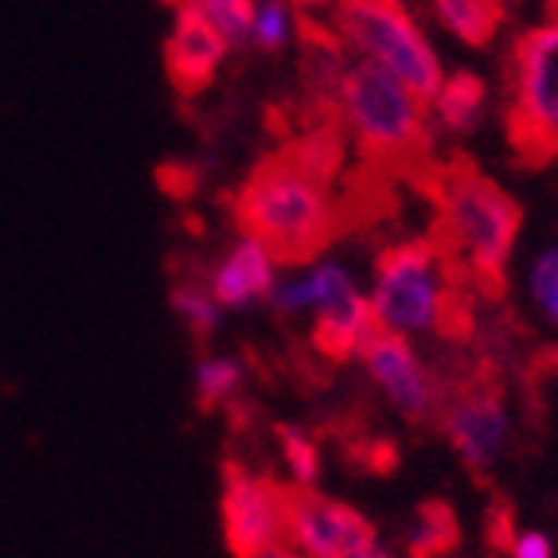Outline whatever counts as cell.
I'll return each instance as SVG.
<instances>
[{
  "mask_svg": "<svg viewBox=\"0 0 558 558\" xmlns=\"http://www.w3.org/2000/svg\"><path fill=\"white\" fill-rule=\"evenodd\" d=\"M242 234L266 242L281 266L313 262L340 231L332 184L289 160L286 153L262 160L234 196Z\"/></svg>",
  "mask_w": 558,
  "mask_h": 558,
  "instance_id": "6da1fadb",
  "label": "cell"
},
{
  "mask_svg": "<svg viewBox=\"0 0 558 558\" xmlns=\"http://www.w3.org/2000/svg\"><path fill=\"white\" fill-rule=\"evenodd\" d=\"M438 227L434 242L441 246L453 274L473 278L500 293L515 239H520L523 211L496 180L469 165H449L434 180Z\"/></svg>",
  "mask_w": 558,
  "mask_h": 558,
  "instance_id": "7a4b0ae2",
  "label": "cell"
},
{
  "mask_svg": "<svg viewBox=\"0 0 558 558\" xmlns=\"http://www.w3.org/2000/svg\"><path fill=\"white\" fill-rule=\"evenodd\" d=\"M340 130L355 141V149L379 165H410L429 149V102L395 75L372 63H348L336 90Z\"/></svg>",
  "mask_w": 558,
  "mask_h": 558,
  "instance_id": "3957f363",
  "label": "cell"
},
{
  "mask_svg": "<svg viewBox=\"0 0 558 558\" xmlns=\"http://www.w3.org/2000/svg\"><path fill=\"white\" fill-rule=\"evenodd\" d=\"M457 274L434 239L395 242L375 258L372 274V317L375 328L399 336L453 332L457 317Z\"/></svg>",
  "mask_w": 558,
  "mask_h": 558,
  "instance_id": "277c9868",
  "label": "cell"
},
{
  "mask_svg": "<svg viewBox=\"0 0 558 558\" xmlns=\"http://www.w3.org/2000/svg\"><path fill=\"white\" fill-rule=\"evenodd\" d=\"M332 36L360 63L407 83L422 102H429L446 78L438 51L402 0H336Z\"/></svg>",
  "mask_w": 558,
  "mask_h": 558,
  "instance_id": "5b68a950",
  "label": "cell"
},
{
  "mask_svg": "<svg viewBox=\"0 0 558 558\" xmlns=\"http://www.w3.org/2000/svg\"><path fill=\"white\" fill-rule=\"evenodd\" d=\"M508 141L527 165L558 157V16L523 32L512 47Z\"/></svg>",
  "mask_w": 558,
  "mask_h": 558,
  "instance_id": "8992f818",
  "label": "cell"
},
{
  "mask_svg": "<svg viewBox=\"0 0 558 558\" xmlns=\"http://www.w3.org/2000/svg\"><path fill=\"white\" fill-rule=\"evenodd\" d=\"M219 523L223 543L234 558H262L286 547L289 488L274 476L227 465L223 493H219Z\"/></svg>",
  "mask_w": 558,
  "mask_h": 558,
  "instance_id": "52a82bcc",
  "label": "cell"
},
{
  "mask_svg": "<svg viewBox=\"0 0 558 558\" xmlns=\"http://www.w3.org/2000/svg\"><path fill=\"white\" fill-rule=\"evenodd\" d=\"M375 543V523L317 488H289L286 547L298 558H352Z\"/></svg>",
  "mask_w": 558,
  "mask_h": 558,
  "instance_id": "ba28073f",
  "label": "cell"
},
{
  "mask_svg": "<svg viewBox=\"0 0 558 558\" xmlns=\"http://www.w3.org/2000/svg\"><path fill=\"white\" fill-rule=\"evenodd\" d=\"M360 363L367 379L375 383V391L391 402L402 418H434V410H438V383H434L429 367L422 363V355L414 352L410 336L375 328L372 340L360 348Z\"/></svg>",
  "mask_w": 558,
  "mask_h": 558,
  "instance_id": "9c48e42d",
  "label": "cell"
},
{
  "mask_svg": "<svg viewBox=\"0 0 558 558\" xmlns=\"http://www.w3.org/2000/svg\"><path fill=\"white\" fill-rule=\"evenodd\" d=\"M441 429H446L449 446L461 457V465L473 476H488L500 465L508 438H512V418H508V402L496 387L476 383L469 391H461L441 414Z\"/></svg>",
  "mask_w": 558,
  "mask_h": 558,
  "instance_id": "30bf717a",
  "label": "cell"
},
{
  "mask_svg": "<svg viewBox=\"0 0 558 558\" xmlns=\"http://www.w3.org/2000/svg\"><path fill=\"white\" fill-rule=\"evenodd\" d=\"M168 4H172V24L165 36V71L180 94L196 98L219 78L231 47L196 9V0H168Z\"/></svg>",
  "mask_w": 558,
  "mask_h": 558,
  "instance_id": "8fae6325",
  "label": "cell"
},
{
  "mask_svg": "<svg viewBox=\"0 0 558 558\" xmlns=\"http://www.w3.org/2000/svg\"><path fill=\"white\" fill-rule=\"evenodd\" d=\"M281 278V262L266 242L239 234L227 246V254L211 266L207 274V289L223 308H251L258 301H270L274 286Z\"/></svg>",
  "mask_w": 558,
  "mask_h": 558,
  "instance_id": "7c38bea8",
  "label": "cell"
},
{
  "mask_svg": "<svg viewBox=\"0 0 558 558\" xmlns=\"http://www.w3.org/2000/svg\"><path fill=\"white\" fill-rule=\"evenodd\" d=\"M372 301H367V293L360 286L348 289L344 298H336L320 313H313V348L332 363L360 360V348L372 340Z\"/></svg>",
  "mask_w": 558,
  "mask_h": 558,
  "instance_id": "4fadbf2b",
  "label": "cell"
},
{
  "mask_svg": "<svg viewBox=\"0 0 558 558\" xmlns=\"http://www.w3.org/2000/svg\"><path fill=\"white\" fill-rule=\"evenodd\" d=\"M348 289H355V278L344 262L332 258H313L305 262L293 278H278L270 301L266 305L281 317H301V313H320L325 305H332L336 298H344Z\"/></svg>",
  "mask_w": 558,
  "mask_h": 558,
  "instance_id": "5bb4252c",
  "label": "cell"
},
{
  "mask_svg": "<svg viewBox=\"0 0 558 558\" xmlns=\"http://www.w3.org/2000/svg\"><path fill=\"white\" fill-rule=\"evenodd\" d=\"M484 106H488V86H484V78H476L473 71L446 75L438 94L429 98V113H434V121L449 133L476 130L484 118Z\"/></svg>",
  "mask_w": 558,
  "mask_h": 558,
  "instance_id": "9a60e30c",
  "label": "cell"
},
{
  "mask_svg": "<svg viewBox=\"0 0 558 558\" xmlns=\"http://www.w3.org/2000/svg\"><path fill=\"white\" fill-rule=\"evenodd\" d=\"M438 24L465 47L493 44L504 24V0H429Z\"/></svg>",
  "mask_w": 558,
  "mask_h": 558,
  "instance_id": "2e32d148",
  "label": "cell"
},
{
  "mask_svg": "<svg viewBox=\"0 0 558 558\" xmlns=\"http://www.w3.org/2000/svg\"><path fill=\"white\" fill-rule=\"evenodd\" d=\"M461 543V527L446 500H426L407 527V558H446Z\"/></svg>",
  "mask_w": 558,
  "mask_h": 558,
  "instance_id": "e0dca14e",
  "label": "cell"
},
{
  "mask_svg": "<svg viewBox=\"0 0 558 558\" xmlns=\"http://www.w3.org/2000/svg\"><path fill=\"white\" fill-rule=\"evenodd\" d=\"M289 160H298L305 172H313L317 180L332 184L340 177V168H344V133L332 130V125H320V130H308L305 137H298L293 145L286 149Z\"/></svg>",
  "mask_w": 558,
  "mask_h": 558,
  "instance_id": "ac0fdd59",
  "label": "cell"
},
{
  "mask_svg": "<svg viewBox=\"0 0 558 558\" xmlns=\"http://www.w3.org/2000/svg\"><path fill=\"white\" fill-rule=\"evenodd\" d=\"M192 383H196V399L204 410L211 407H223V402L239 399V391L246 387V363L239 360V355H204V360L196 363V375H192Z\"/></svg>",
  "mask_w": 558,
  "mask_h": 558,
  "instance_id": "d6986e66",
  "label": "cell"
},
{
  "mask_svg": "<svg viewBox=\"0 0 558 558\" xmlns=\"http://www.w3.org/2000/svg\"><path fill=\"white\" fill-rule=\"evenodd\" d=\"M168 305L180 317V325L192 336H211L223 325V305L215 301V293L207 286H196V281H177L172 293H168Z\"/></svg>",
  "mask_w": 558,
  "mask_h": 558,
  "instance_id": "ffe728a7",
  "label": "cell"
},
{
  "mask_svg": "<svg viewBox=\"0 0 558 558\" xmlns=\"http://www.w3.org/2000/svg\"><path fill=\"white\" fill-rule=\"evenodd\" d=\"M278 449H281V465L289 469L293 484H298V488H317V481H320V446H317V438H313L305 426L281 422V426H278Z\"/></svg>",
  "mask_w": 558,
  "mask_h": 558,
  "instance_id": "44dd1931",
  "label": "cell"
},
{
  "mask_svg": "<svg viewBox=\"0 0 558 558\" xmlns=\"http://www.w3.org/2000/svg\"><path fill=\"white\" fill-rule=\"evenodd\" d=\"M293 36H298V16H293V4H289V0H258V4H254L251 44L258 47V51L278 56V51H286Z\"/></svg>",
  "mask_w": 558,
  "mask_h": 558,
  "instance_id": "7402d4cb",
  "label": "cell"
},
{
  "mask_svg": "<svg viewBox=\"0 0 558 558\" xmlns=\"http://www.w3.org/2000/svg\"><path fill=\"white\" fill-rule=\"evenodd\" d=\"M258 0H196V9L215 24V32L227 39L231 51L251 44V20Z\"/></svg>",
  "mask_w": 558,
  "mask_h": 558,
  "instance_id": "603a6c76",
  "label": "cell"
},
{
  "mask_svg": "<svg viewBox=\"0 0 558 558\" xmlns=\"http://www.w3.org/2000/svg\"><path fill=\"white\" fill-rule=\"evenodd\" d=\"M531 298L543 308V317L558 325V246L543 251L531 266Z\"/></svg>",
  "mask_w": 558,
  "mask_h": 558,
  "instance_id": "cb8c5ba5",
  "label": "cell"
},
{
  "mask_svg": "<svg viewBox=\"0 0 558 558\" xmlns=\"http://www.w3.org/2000/svg\"><path fill=\"white\" fill-rule=\"evenodd\" d=\"M512 558H555V543L543 531H515Z\"/></svg>",
  "mask_w": 558,
  "mask_h": 558,
  "instance_id": "d4e9b609",
  "label": "cell"
},
{
  "mask_svg": "<svg viewBox=\"0 0 558 558\" xmlns=\"http://www.w3.org/2000/svg\"><path fill=\"white\" fill-rule=\"evenodd\" d=\"M512 512H508V508H504V504H496L493 512H488V543H493V547H500V550H512Z\"/></svg>",
  "mask_w": 558,
  "mask_h": 558,
  "instance_id": "484cf974",
  "label": "cell"
},
{
  "mask_svg": "<svg viewBox=\"0 0 558 558\" xmlns=\"http://www.w3.org/2000/svg\"><path fill=\"white\" fill-rule=\"evenodd\" d=\"M352 558H399V555H395L391 547H383V543L375 539V543H367V547H363V550H355Z\"/></svg>",
  "mask_w": 558,
  "mask_h": 558,
  "instance_id": "4316f807",
  "label": "cell"
},
{
  "mask_svg": "<svg viewBox=\"0 0 558 558\" xmlns=\"http://www.w3.org/2000/svg\"><path fill=\"white\" fill-rule=\"evenodd\" d=\"M262 558H298L289 547H278V550H270V555H262Z\"/></svg>",
  "mask_w": 558,
  "mask_h": 558,
  "instance_id": "83f0119b",
  "label": "cell"
}]
</instances>
